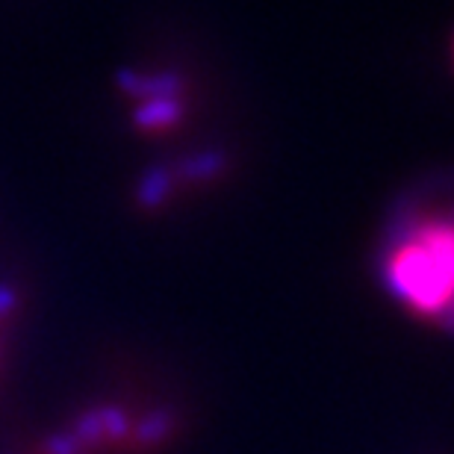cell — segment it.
I'll return each mask as SVG.
<instances>
[{
	"instance_id": "cell-1",
	"label": "cell",
	"mask_w": 454,
	"mask_h": 454,
	"mask_svg": "<svg viewBox=\"0 0 454 454\" xmlns=\"http://www.w3.org/2000/svg\"><path fill=\"white\" fill-rule=\"evenodd\" d=\"M380 278L404 313L454 331V192L398 210L380 248Z\"/></svg>"
},
{
	"instance_id": "cell-2",
	"label": "cell",
	"mask_w": 454,
	"mask_h": 454,
	"mask_svg": "<svg viewBox=\"0 0 454 454\" xmlns=\"http://www.w3.org/2000/svg\"><path fill=\"white\" fill-rule=\"evenodd\" d=\"M180 118H184L180 95L151 98V101H145L139 110L133 113V121L136 127H142V130H166V127H175Z\"/></svg>"
},
{
	"instance_id": "cell-3",
	"label": "cell",
	"mask_w": 454,
	"mask_h": 454,
	"mask_svg": "<svg viewBox=\"0 0 454 454\" xmlns=\"http://www.w3.org/2000/svg\"><path fill=\"white\" fill-rule=\"evenodd\" d=\"M168 192H171V175L166 168H151L148 175L142 177L139 189H136V198H139V204L145 210H153V207H160L166 201Z\"/></svg>"
}]
</instances>
